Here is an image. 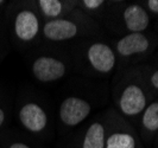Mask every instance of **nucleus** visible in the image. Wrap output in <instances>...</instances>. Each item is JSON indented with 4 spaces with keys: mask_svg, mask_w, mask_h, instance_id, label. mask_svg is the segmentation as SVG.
Segmentation results:
<instances>
[{
    "mask_svg": "<svg viewBox=\"0 0 158 148\" xmlns=\"http://www.w3.org/2000/svg\"><path fill=\"white\" fill-rule=\"evenodd\" d=\"M90 110L92 107L87 101L79 97H68L61 103L60 117L65 126L75 127L87 118Z\"/></svg>",
    "mask_w": 158,
    "mask_h": 148,
    "instance_id": "f257e3e1",
    "label": "nucleus"
},
{
    "mask_svg": "<svg viewBox=\"0 0 158 148\" xmlns=\"http://www.w3.org/2000/svg\"><path fill=\"white\" fill-rule=\"evenodd\" d=\"M32 74L40 82H54L65 75V65L54 57L42 56L32 63Z\"/></svg>",
    "mask_w": 158,
    "mask_h": 148,
    "instance_id": "f03ea898",
    "label": "nucleus"
},
{
    "mask_svg": "<svg viewBox=\"0 0 158 148\" xmlns=\"http://www.w3.org/2000/svg\"><path fill=\"white\" fill-rule=\"evenodd\" d=\"M20 125L30 133H40L47 127L48 116L44 109L37 103L29 102L24 104L18 113Z\"/></svg>",
    "mask_w": 158,
    "mask_h": 148,
    "instance_id": "7ed1b4c3",
    "label": "nucleus"
},
{
    "mask_svg": "<svg viewBox=\"0 0 158 148\" xmlns=\"http://www.w3.org/2000/svg\"><path fill=\"white\" fill-rule=\"evenodd\" d=\"M87 57L95 70L102 74L111 72L115 65V56L113 50L102 43H95L89 47Z\"/></svg>",
    "mask_w": 158,
    "mask_h": 148,
    "instance_id": "20e7f679",
    "label": "nucleus"
},
{
    "mask_svg": "<svg viewBox=\"0 0 158 148\" xmlns=\"http://www.w3.org/2000/svg\"><path fill=\"white\" fill-rule=\"evenodd\" d=\"M15 34L23 42H30L40 32V20L36 13L30 10H23L17 14L13 24Z\"/></svg>",
    "mask_w": 158,
    "mask_h": 148,
    "instance_id": "39448f33",
    "label": "nucleus"
},
{
    "mask_svg": "<svg viewBox=\"0 0 158 148\" xmlns=\"http://www.w3.org/2000/svg\"><path fill=\"white\" fill-rule=\"evenodd\" d=\"M119 106L121 111L127 116H135L142 113L146 106V97L142 88L135 84L126 86L120 96Z\"/></svg>",
    "mask_w": 158,
    "mask_h": 148,
    "instance_id": "423d86ee",
    "label": "nucleus"
},
{
    "mask_svg": "<svg viewBox=\"0 0 158 148\" xmlns=\"http://www.w3.org/2000/svg\"><path fill=\"white\" fill-rule=\"evenodd\" d=\"M76 24L67 19H52L45 23L43 27L44 37L54 42H62L74 38L77 34Z\"/></svg>",
    "mask_w": 158,
    "mask_h": 148,
    "instance_id": "0eeeda50",
    "label": "nucleus"
},
{
    "mask_svg": "<svg viewBox=\"0 0 158 148\" xmlns=\"http://www.w3.org/2000/svg\"><path fill=\"white\" fill-rule=\"evenodd\" d=\"M149 47V40L143 33H130L117 44V51L124 57L142 54Z\"/></svg>",
    "mask_w": 158,
    "mask_h": 148,
    "instance_id": "6e6552de",
    "label": "nucleus"
},
{
    "mask_svg": "<svg viewBox=\"0 0 158 148\" xmlns=\"http://www.w3.org/2000/svg\"><path fill=\"white\" fill-rule=\"evenodd\" d=\"M124 22L130 31L140 33L149 26V16L142 6L130 5L124 11Z\"/></svg>",
    "mask_w": 158,
    "mask_h": 148,
    "instance_id": "1a4fd4ad",
    "label": "nucleus"
},
{
    "mask_svg": "<svg viewBox=\"0 0 158 148\" xmlns=\"http://www.w3.org/2000/svg\"><path fill=\"white\" fill-rule=\"evenodd\" d=\"M105 143H106L105 128L101 123L94 122L88 128L85 135L82 148H105Z\"/></svg>",
    "mask_w": 158,
    "mask_h": 148,
    "instance_id": "9d476101",
    "label": "nucleus"
},
{
    "mask_svg": "<svg viewBox=\"0 0 158 148\" xmlns=\"http://www.w3.org/2000/svg\"><path fill=\"white\" fill-rule=\"evenodd\" d=\"M105 148H135V140L131 134L114 133L106 140Z\"/></svg>",
    "mask_w": 158,
    "mask_h": 148,
    "instance_id": "9b49d317",
    "label": "nucleus"
},
{
    "mask_svg": "<svg viewBox=\"0 0 158 148\" xmlns=\"http://www.w3.org/2000/svg\"><path fill=\"white\" fill-rule=\"evenodd\" d=\"M143 125L150 132H156L158 129V102H155L145 108L143 115Z\"/></svg>",
    "mask_w": 158,
    "mask_h": 148,
    "instance_id": "f8f14e48",
    "label": "nucleus"
},
{
    "mask_svg": "<svg viewBox=\"0 0 158 148\" xmlns=\"http://www.w3.org/2000/svg\"><path fill=\"white\" fill-rule=\"evenodd\" d=\"M37 4H38V7L40 8L42 13L50 18L58 17L63 11V5L58 0H40Z\"/></svg>",
    "mask_w": 158,
    "mask_h": 148,
    "instance_id": "ddd939ff",
    "label": "nucleus"
},
{
    "mask_svg": "<svg viewBox=\"0 0 158 148\" xmlns=\"http://www.w3.org/2000/svg\"><path fill=\"white\" fill-rule=\"evenodd\" d=\"M82 4L88 10H96V8L102 6L103 1L102 0H83Z\"/></svg>",
    "mask_w": 158,
    "mask_h": 148,
    "instance_id": "4468645a",
    "label": "nucleus"
},
{
    "mask_svg": "<svg viewBox=\"0 0 158 148\" xmlns=\"http://www.w3.org/2000/svg\"><path fill=\"white\" fill-rule=\"evenodd\" d=\"M148 6L152 12L158 13V0H149L148 1Z\"/></svg>",
    "mask_w": 158,
    "mask_h": 148,
    "instance_id": "2eb2a0df",
    "label": "nucleus"
},
{
    "mask_svg": "<svg viewBox=\"0 0 158 148\" xmlns=\"http://www.w3.org/2000/svg\"><path fill=\"white\" fill-rule=\"evenodd\" d=\"M8 148H31L30 146H27L26 143H23V142H13L10 145Z\"/></svg>",
    "mask_w": 158,
    "mask_h": 148,
    "instance_id": "dca6fc26",
    "label": "nucleus"
},
{
    "mask_svg": "<svg viewBox=\"0 0 158 148\" xmlns=\"http://www.w3.org/2000/svg\"><path fill=\"white\" fill-rule=\"evenodd\" d=\"M151 83H152V86H155L156 89H158V71H156V72L152 75V77H151Z\"/></svg>",
    "mask_w": 158,
    "mask_h": 148,
    "instance_id": "f3484780",
    "label": "nucleus"
},
{
    "mask_svg": "<svg viewBox=\"0 0 158 148\" xmlns=\"http://www.w3.org/2000/svg\"><path fill=\"white\" fill-rule=\"evenodd\" d=\"M4 122H5V113L0 108V127L4 125Z\"/></svg>",
    "mask_w": 158,
    "mask_h": 148,
    "instance_id": "a211bd4d",
    "label": "nucleus"
},
{
    "mask_svg": "<svg viewBox=\"0 0 158 148\" xmlns=\"http://www.w3.org/2000/svg\"><path fill=\"white\" fill-rule=\"evenodd\" d=\"M4 2H5V1H4V0H0V6H1V5H2V4H4Z\"/></svg>",
    "mask_w": 158,
    "mask_h": 148,
    "instance_id": "6ab92c4d",
    "label": "nucleus"
}]
</instances>
